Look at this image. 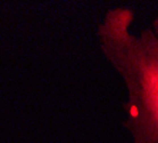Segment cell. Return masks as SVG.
<instances>
[{"label": "cell", "instance_id": "cell-1", "mask_svg": "<svg viewBox=\"0 0 158 143\" xmlns=\"http://www.w3.org/2000/svg\"><path fill=\"white\" fill-rule=\"evenodd\" d=\"M135 12L114 6L95 27L98 49L124 89V129L131 143H158V37L149 26L134 30Z\"/></svg>", "mask_w": 158, "mask_h": 143}, {"label": "cell", "instance_id": "cell-2", "mask_svg": "<svg viewBox=\"0 0 158 143\" xmlns=\"http://www.w3.org/2000/svg\"><path fill=\"white\" fill-rule=\"evenodd\" d=\"M151 29H152V32L157 35V37H158V12L155 13V16L152 17V20H151V23L148 25Z\"/></svg>", "mask_w": 158, "mask_h": 143}]
</instances>
